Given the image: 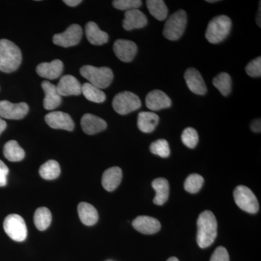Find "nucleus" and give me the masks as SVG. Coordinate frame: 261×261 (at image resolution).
<instances>
[{
    "label": "nucleus",
    "mask_w": 261,
    "mask_h": 261,
    "mask_svg": "<svg viewBox=\"0 0 261 261\" xmlns=\"http://www.w3.org/2000/svg\"><path fill=\"white\" fill-rule=\"evenodd\" d=\"M146 3L149 13L154 18L162 21L167 18L168 8L163 0H148Z\"/></svg>",
    "instance_id": "nucleus-28"
},
{
    "label": "nucleus",
    "mask_w": 261,
    "mask_h": 261,
    "mask_svg": "<svg viewBox=\"0 0 261 261\" xmlns=\"http://www.w3.org/2000/svg\"><path fill=\"white\" fill-rule=\"evenodd\" d=\"M146 106L152 111L166 109L172 105L171 98L161 90L151 91L147 94L145 99Z\"/></svg>",
    "instance_id": "nucleus-13"
},
{
    "label": "nucleus",
    "mask_w": 261,
    "mask_h": 261,
    "mask_svg": "<svg viewBox=\"0 0 261 261\" xmlns=\"http://www.w3.org/2000/svg\"><path fill=\"white\" fill-rule=\"evenodd\" d=\"M260 4H259V10H258V13H257V24L259 25V27H260Z\"/></svg>",
    "instance_id": "nucleus-42"
},
{
    "label": "nucleus",
    "mask_w": 261,
    "mask_h": 261,
    "mask_svg": "<svg viewBox=\"0 0 261 261\" xmlns=\"http://www.w3.org/2000/svg\"><path fill=\"white\" fill-rule=\"evenodd\" d=\"M231 29V20L224 15L215 17L206 29L205 38L211 44H219L228 37Z\"/></svg>",
    "instance_id": "nucleus-3"
},
{
    "label": "nucleus",
    "mask_w": 261,
    "mask_h": 261,
    "mask_svg": "<svg viewBox=\"0 0 261 261\" xmlns=\"http://www.w3.org/2000/svg\"><path fill=\"white\" fill-rule=\"evenodd\" d=\"M204 183V178L197 173L190 175L185 182V189L187 192L195 194L200 191Z\"/></svg>",
    "instance_id": "nucleus-32"
},
{
    "label": "nucleus",
    "mask_w": 261,
    "mask_h": 261,
    "mask_svg": "<svg viewBox=\"0 0 261 261\" xmlns=\"http://www.w3.org/2000/svg\"><path fill=\"white\" fill-rule=\"evenodd\" d=\"M3 227L5 233L12 240L23 242L27 238V227L25 221L18 214H10L5 218Z\"/></svg>",
    "instance_id": "nucleus-7"
},
{
    "label": "nucleus",
    "mask_w": 261,
    "mask_h": 261,
    "mask_svg": "<svg viewBox=\"0 0 261 261\" xmlns=\"http://www.w3.org/2000/svg\"><path fill=\"white\" fill-rule=\"evenodd\" d=\"M113 51L118 59L125 63L133 61L137 53V46L132 41L118 39L113 45Z\"/></svg>",
    "instance_id": "nucleus-12"
},
{
    "label": "nucleus",
    "mask_w": 261,
    "mask_h": 261,
    "mask_svg": "<svg viewBox=\"0 0 261 261\" xmlns=\"http://www.w3.org/2000/svg\"><path fill=\"white\" fill-rule=\"evenodd\" d=\"M82 29L80 25L73 24L64 32L56 34L53 37V42L56 45L63 47H73L80 42L82 37Z\"/></svg>",
    "instance_id": "nucleus-9"
},
{
    "label": "nucleus",
    "mask_w": 261,
    "mask_h": 261,
    "mask_svg": "<svg viewBox=\"0 0 261 261\" xmlns=\"http://www.w3.org/2000/svg\"><path fill=\"white\" fill-rule=\"evenodd\" d=\"M80 73L89 81V83L100 89L107 88L113 80L112 70L108 67L97 68L92 65H84L81 68Z\"/></svg>",
    "instance_id": "nucleus-4"
},
{
    "label": "nucleus",
    "mask_w": 261,
    "mask_h": 261,
    "mask_svg": "<svg viewBox=\"0 0 261 261\" xmlns=\"http://www.w3.org/2000/svg\"><path fill=\"white\" fill-rule=\"evenodd\" d=\"M167 261H179V260H178V259L177 258V257H170V258H168Z\"/></svg>",
    "instance_id": "nucleus-43"
},
{
    "label": "nucleus",
    "mask_w": 261,
    "mask_h": 261,
    "mask_svg": "<svg viewBox=\"0 0 261 261\" xmlns=\"http://www.w3.org/2000/svg\"><path fill=\"white\" fill-rule=\"evenodd\" d=\"M29 110V106L25 102L13 104L9 101H0V117L6 119H22L27 116Z\"/></svg>",
    "instance_id": "nucleus-10"
},
{
    "label": "nucleus",
    "mask_w": 261,
    "mask_h": 261,
    "mask_svg": "<svg viewBox=\"0 0 261 261\" xmlns=\"http://www.w3.org/2000/svg\"><path fill=\"white\" fill-rule=\"evenodd\" d=\"M187 16L186 12L179 10L169 17L163 29V35L168 40L176 41L182 37L186 29Z\"/></svg>",
    "instance_id": "nucleus-5"
},
{
    "label": "nucleus",
    "mask_w": 261,
    "mask_h": 261,
    "mask_svg": "<svg viewBox=\"0 0 261 261\" xmlns=\"http://www.w3.org/2000/svg\"><path fill=\"white\" fill-rule=\"evenodd\" d=\"M78 214L81 221L86 226H93L99 219L97 209L87 202H81L78 205Z\"/></svg>",
    "instance_id": "nucleus-23"
},
{
    "label": "nucleus",
    "mask_w": 261,
    "mask_h": 261,
    "mask_svg": "<svg viewBox=\"0 0 261 261\" xmlns=\"http://www.w3.org/2000/svg\"><path fill=\"white\" fill-rule=\"evenodd\" d=\"M122 176V170L119 167L108 168L102 175V187L108 192L114 191L121 184Z\"/></svg>",
    "instance_id": "nucleus-21"
},
{
    "label": "nucleus",
    "mask_w": 261,
    "mask_h": 261,
    "mask_svg": "<svg viewBox=\"0 0 261 261\" xmlns=\"http://www.w3.org/2000/svg\"><path fill=\"white\" fill-rule=\"evenodd\" d=\"M8 173H9V169L8 166L0 160V187L6 186Z\"/></svg>",
    "instance_id": "nucleus-38"
},
{
    "label": "nucleus",
    "mask_w": 261,
    "mask_h": 261,
    "mask_svg": "<svg viewBox=\"0 0 261 261\" xmlns=\"http://www.w3.org/2000/svg\"><path fill=\"white\" fill-rule=\"evenodd\" d=\"M56 87L61 96H77L82 94V84L73 75H65L62 77Z\"/></svg>",
    "instance_id": "nucleus-17"
},
{
    "label": "nucleus",
    "mask_w": 261,
    "mask_h": 261,
    "mask_svg": "<svg viewBox=\"0 0 261 261\" xmlns=\"http://www.w3.org/2000/svg\"><path fill=\"white\" fill-rule=\"evenodd\" d=\"M152 188L156 192L153 202L157 205L166 203L169 197V184L166 178H157L152 181Z\"/></svg>",
    "instance_id": "nucleus-24"
},
{
    "label": "nucleus",
    "mask_w": 261,
    "mask_h": 261,
    "mask_svg": "<svg viewBox=\"0 0 261 261\" xmlns=\"http://www.w3.org/2000/svg\"><path fill=\"white\" fill-rule=\"evenodd\" d=\"M85 32L87 39L93 45H102L109 39L107 33L100 30L94 22H89L86 25Z\"/></svg>",
    "instance_id": "nucleus-22"
},
{
    "label": "nucleus",
    "mask_w": 261,
    "mask_h": 261,
    "mask_svg": "<svg viewBox=\"0 0 261 261\" xmlns=\"http://www.w3.org/2000/svg\"><path fill=\"white\" fill-rule=\"evenodd\" d=\"M132 225L137 231L144 234H153L159 232L161 228L159 220L146 216L136 218Z\"/></svg>",
    "instance_id": "nucleus-15"
},
{
    "label": "nucleus",
    "mask_w": 261,
    "mask_h": 261,
    "mask_svg": "<svg viewBox=\"0 0 261 261\" xmlns=\"http://www.w3.org/2000/svg\"><path fill=\"white\" fill-rule=\"evenodd\" d=\"M81 125L84 133L89 135H96L107 128V123L104 120L90 113L82 117Z\"/></svg>",
    "instance_id": "nucleus-18"
},
{
    "label": "nucleus",
    "mask_w": 261,
    "mask_h": 261,
    "mask_svg": "<svg viewBox=\"0 0 261 261\" xmlns=\"http://www.w3.org/2000/svg\"><path fill=\"white\" fill-rule=\"evenodd\" d=\"M235 202L241 210L255 214L259 211V203L257 197L248 187L240 185L233 191Z\"/></svg>",
    "instance_id": "nucleus-6"
},
{
    "label": "nucleus",
    "mask_w": 261,
    "mask_h": 261,
    "mask_svg": "<svg viewBox=\"0 0 261 261\" xmlns=\"http://www.w3.org/2000/svg\"><path fill=\"white\" fill-rule=\"evenodd\" d=\"M63 70V63L60 60H55L50 63H42L37 67L38 75L51 80L61 76Z\"/></svg>",
    "instance_id": "nucleus-20"
},
{
    "label": "nucleus",
    "mask_w": 261,
    "mask_h": 261,
    "mask_svg": "<svg viewBox=\"0 0 261 261\" xmlns=\"http://www.w3.org/2000/svg\"><path fill=\"white\" fill-rule=\"evenodd\" d=\"M159 116L152 112H141L138 116L137 126L144 133H151L159 123Z\"/></svg>",
    "instance_id": "nucleus-25"
},
{
    "label": "nucleus",
    "mask_w": 261,
    "mask_h": 261,
    "mask_svg": "<svg viewBox=\"0 0 261 261\" xmlns=\"http://www.w3.org/2000/svg\"><path fill=\"white\" fill-rule=\"evenodd\" d=\"M250 128L253 132L255 133H260L261 130V123L260 119H256L255 121L252 122L251 125H250Z\"/></svg>",
    "instance_id": "nucleus-39"
},
{
    "label": "nucleus",
    "mask_w": 261,
    "mask_h": 261,
    "mask_svg": "<svg viewBox=\"0 0 261 261\" xmlns=\"http://www.w3.org/2000/svg\"><path fill=\"white\" fill-rule=\"evenodd\" d=\"M3 152L5 159L11 162H18L25 158V151L15 140L9 141L5 144Z\"/></svg>",
    "instance_id": "nucleus-26"
},
{
    "label": "nucleus",
    "mask_w": 261,
    "mask_h": 261,
    "mask_svg": "<svg viewBox=\"0 0 261 261\" xmlns=\"http://www.w3.org/2000/svg\"><path fill=\"white\" fill-rule=\"evenodd\" d=\"M142 106L138 96L130 92L116 94L113 100V107L120 115H127L137 111Z\"/></svg>",
    "instance_id": "nucleus-8"
},
{
    "label": "nucleus",
    "mask_w": 261,
    "mask_h": 261,
    "mask_svg": "<svg viewBox=\"0 0 261 261\" xmlns=\"http://www.w3.org/2000/svg\"><path fill=\"white\" fill-rule=\"evenodd\" d=\"M82 93L91 102L102 103L106 99V95L102 89L94 87L90 83H85L82 87Z\"/></svg>",
    "instance_id": "nucleus-29"
},
{
    "label": "nucleus",
    "mask_w": 261,
    "mask_h": 261,
    "mask_svg": "<svg viewBox=\"0 0 261 261\" xmlns=\"http://www.w3.org/2000/svg\"><path fill=\"white\" fill-rule=\"evenodd\" d=\"M247 74L251 77H260L261 75V58H255L250 61L245 68Z\"/></svg>",
    "instance_id": "nucleus-36"
},
{
    "label": "nucleus",
    "mask_w": 261,
    "mask_h": 261,
    "mask_svg": "<svg viewBox=\"0 0 261 261\" xmlns=\"http://www.w3.org/2000/svg\"><path fill=\"white\" fill-rule=\"evenodd\" d=\"M45 121L48 126L55 129H63L66 130H73L75 124L71 117L61 111H56L48 113L45 116Z\"/></svg>",
    "instance_id": "nucleus-11"
},
{
    "label": "nucleus",
    "mask_w": 261,
    "mask_h": 261,
    "mask_svg": "<svg viewBox=\"0 0 261 261\" xmlns=\"http://www.w3.org/2000/svg\"><path fill=\"white\" fill-rule=\"evenodd\" d=\"M210 261H229L227 250L224 247H219L216 249Z\"/></svg>",
    "instance_id": "nucleus-37"
},
{
    "label": "nucleus",
    "mask_w": 261,
    "mask_h": 261,
    "mask_svg": "<svg viewBox=\"0 0 261 261\" xmlns=\"http://www.w3.org/2000/svg\"><path fill=\"white\" fill-rule=\"evenodd\" d=\"M207 3H217V0H215V1H214V0H211V1H208V0H207Z\"/></svg>",
    "instance_id": "nucleus-44"
},
{
    "label": "nucleus",
    "mask_w": 261,
    "mask_h": 261,
    "mask_svg": "<svg viewBox=\"0 0 261 261\" xmlns=\"http://www.w3.org/2000/svg\"><path fill=\"white\" fill-rule=\"evenodd\" d=\"M7 127L6 122L4 121V120L0 118V135L4 132L5 128Z\"/></svg>",
    "instance_id": "nucleus-41"
},
{
    "label": "nucleus",
    "mask_w": 261,
    "mask_h": 261,
    "mask_svg": "<svg viewBox=\"0 0 261 261\" xmlns=\"http://www.w3.org/2000/svg\"><path fill=\"white\" fill-rule=\"evenodd\" d=\"M39 174L44 179H56L61 174L59 163L53 160L48 161L39 168Z\"/></svg>",
    "instance_id": "nucleus-30"
},
{
    "label": "nucleus",
    "mask_w": 261,
    "mask_h": 261,
    "mask_svg": "<svg viewBox=\"0 0 261 261\" xmlns=\"http://www.w3.org/2000/svg\"><path fill=\"white\" fill-rule=\"evenodd\" d=\"M147 24V18L140 10H128L125 13V18L123 21V27L125 30L142 29Z\"/></svg>",
    "instance_id": "nucleus-19"
},
{
    "label": "nucleus",
    "mask_w": 261,
    "mask_h": 261,
    "mask_svg": "<svg viewBox=\"0 0 261 261\" xmlns=\"http://www.w3.org/2000/svg\"><path fill=\"white\" fill-rule=\"evenodd\" d=\"M142 1L140 0H115L113 2V5L115 8L126 11L137 9L142 6Z\"/></svg>",
    "instance_id": "nucleus-35"
},
{
    "label": "nucleus",
    "mask_w": 261,
    "mask_h": 261,
    "mask_svg": "<svg viewBox=\"0 0 261 261\" xmlns=\"http://www.w3.org/2000/svg\"><path fill=\"white\" fill-rule=\"evenodd\" d=\"M185 79L187 87L193 93L204 95L207 92L205 82L200 72L195 68H188L185 72Z\"/></svg>",
    "instance_id": "nucleus-14"
},
{
    "label": "nucleus",
    "mask_w": 261,
    "mask_h": 261,
    "mask_svg": "<svg viewBox=\"0 0 261 261\" xmlns=\"http://www.w3.org/2000/svg\"><path fill=\"white\" fill-rule=\"evenodd\" d=\"M197 243L200 248L208 247L217 237L218 224L214 214L210 211L201 213L197 219Z\"/></svg>",
    "instance_id": "nucleus-1"
},
{
    "label": "nucleus",
    "mask_w": 261,
    "mask_h": 261,
    "mask_svg": "<svg viewBox=\"0 0 261 261\" xmlns=\"http://www.w3.org/2000/svg\"><path fill=\"white\" fill-rule=\"evenodd\" d=\"M149 149L152 154H157L163 159L168 158L171 153L169 145L166 140H159L152 142Z\"/></svg>",
    "instance_id": "nucleus-34"
},
{
    "label": "nucleus",
    "mask_w": 261,
    "mask_h": 261,
    "mask_svg": "<svg viewBox=\"0 0 261 261\" xmlns=\"http://www.w3.org/2000/svg\"><path fill=\"white\" fill-rule=\"evenodd\" d=\"M42 87L44 92V108L47 111L56 109L61 104L62 98L58 92L57 87L48 81L42 83Z\"/></svg>",
    "instance_id": "nucleus-16"
},
{
    "label": "nucleus",
    "mask_w": 261,
    "mask_h": 261,
    "mask_svg": "<svg viewBox=\"0 0 261 261\" xmlns=\"http://www.w3.org/2000/svg\"><path fill=\"white\" fill-rule=\"evenodd\" d=\"M22 61L20 49L8 39L0 40V70L5 73L15 71Z\"/></svg>",
    "instance_id": "nucleus-2"
},
{
    "label": "nucleus",
    "mask_w": 261,
    "mask_h": 261,
    "mask_svg": "<svg viewBox=\"0 0 261 261\" xmlns=\"http://www.w3.org/2000/svg\"><path fill=\"white\" fill-rule=\"evenodd\" d=\"M64 3L70 7H75L82 3V0H65Z\"/></svg>",
    "instance_id": "nucleus-40"
},
{
    "label": "nucleus",
    "mask_w": 261,
    "mask_h": 261,
    "mask_svg": "<svg viewBox=\"0 0 261 261\" xmlns=\"http://www.w3.org/2000/svg\"><path fill=\"white\" fill-rule=\"evenodd\" d=\"M213 84L216 88L224 96H228L231 92V79L229 74L225 72L216 75L213 80Z\"/></svg>",
    "instance_id": "nucleus-31"
},
{
    "label": "nucleus",
    "mask_w": 261,
    "mask_h": 261,
    "mask_svg": "<svg viewBox=\"0 0 261 261\" xmlns=\"http://www.w3.org/2000/svg\"><path fill=\"white\" fill-rule=\"evenodd\" d=\"M34 224L39 231H44L50 226L51 214L50 211L45 207L37 209L34 216Z\"/></svg>",
    "instance_id": "nucleus-27"
},
{
    "label": "nucleus",
    "mask_w": 261,
    "mask_h": 261,
    "mask_svg": "<svg viewBox=\"0 0 261 261\" xmlns=\"http://www.w3.org/2000/svg\"><path fill=\"white\" fill-rule=\"evenodd\" d=\"M181 141L184 145L190 149L195 148L198 143L199 137L195 128L189 127L183 130L181 135Z\"/></svg>",
    "instance_id": "nucleus-33"
}]
</instances>
